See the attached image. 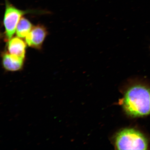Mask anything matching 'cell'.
I'll return each mask as SVG.
<instances>
[{"instance_id": "1", "label": "cell", "mask_w": 150, "mask_h": 150, "mask_svg": "<svg viewBox=\"0 0 150 150\" xmlns=\"http://www.w3.org/2000/svg\"><path fill=\"white\" fill-rule=\"evenodd\" d=\"M124 108L134 117H143L150 114V88L137 84L131 87L125 94Z\"/></svg>"}, {"instance_id": "2", "label": "cell", "mask_w": 150, "mask_h": 150, "mask_svg": "<svg viewBox=\"0 0 150 150\" xmlns=\"http://www.w3.org/2000/svg\"><path fill=\"white\" fill-rule=\"evenodd\" d=\"M115 145L119 150H146L148 142L139 131L133 129H126L118 133Z\"/></svg>"}, {"instance_id": "3", "label": "cell", "mask_w": 150, "mask_h": 150, "mask_svg": "<svg viewBox=\"0 0 150 150\" xmlns=\"http://www.w3.org/2000/svg\"><path fill=\"white\" fill-rule=\"evenodd\" d=\"M5 9L4 25L6 38L9 40L16 32L17 26L21 18L24 15L29 13H42L41 11L31 10H22L15 7L8 0H5Z\"/></svg>"}, {"instance_id": "4", "label": "cell", "mask_w": 150, "mask_h": 150, "mask_svg": "<svg viewBox=\"0 0 150 150\" xmlns=\"http://www.w3.org/2000/svg\"><path fill=\"white\" fill-rule=\"evenodd\" d=\"M47 30L44 26L38 25L33 27L25 37V41L29 46L40 49L47 36Z\"/></svg>"}, {"instance_id": "5", "label": "cell", "mask_w": 150, "mask_h": 150, "mask_svg": "<svg viewBox=\"0 0 150 150\" xmlns=\"http://www.w3.org/2000/svg\"><path fill=\"white\" fill-rule=\"evenodd\" d=\"M24 59L5 52L3 55L2 62L5 70L11 72L20 71L22 68Z\"/></svg>"}, {"instance_id": "6", "label": "cell", "mask_w": 150, "mask_h": 150, "mask_svg": "<svg viewBox=\"0 0 150 150\" xmlns=\"http://www.w3.org/2000/svg\"><path fill=\"white\" fill-rule=\"evenodd\" d=\"M7 47L9 53L25 59L26 44L20 38H12L9 40Z\"/></svg>"}, {"instance_id": "7", "label": "cell", "mask_w": 150, "mask_h": 150, "mask_svg": "<svg viewBox=\"0 0 150 150\" xmlns=\"http://www.w3.org/2000/svg\"><path fill=\"white\" fill-rule=\"evenodd\" d=\"M33 27L32 24L29 20L22 17L16 27V32L17 35L20 38L26 37Z\"/></svg>"}, {"instance_id": "8", "label": "cell", "mask_w": 150, "mask_h": 150, "mask_svg": "<svg viewBox=\"0 0 150 150\" xmlns=\"http://www.w3.org/2000/svg\"></svg>"}]
</instances>
